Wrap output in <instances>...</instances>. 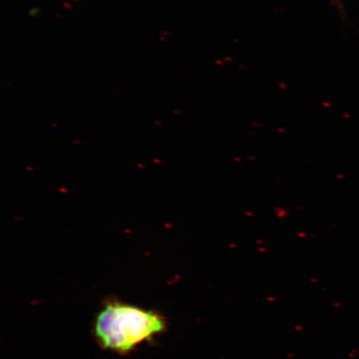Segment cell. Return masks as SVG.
Returning <instances> with one entry per match:
<instances>
[{
    "instance_id": "obj_1",
    "label": "cell",
    "mask_w": 359,
    "mask_h": 359,
    "mask_svg": "<svg viewBox=\"0 0 359 359\" xmlns=\"http://www.w3.org/2000/svg\"><path fill=\"white\" fill-rule=\"evenodd\" d=\"M163 314L116 299L107 300L94 320L93 334L102 348L127 354L167 330Z\"/></svg>"
},
{
    "instance_id": "obj_2",
    "label": "cell",
    "mask_w": 359,
    "mask_h": 359,
    "mask_svg": "<svg viewBox=\"0 0 359 359\" xmlns=\"http://www.w3.org/2000/svg\"><path fill=\"white\" fill-rule=\"evenodd\" d=\"M39 13V11L37 10V8H34L32 11H31V12L29 13H30V15L31 16H35V13Z\"/></svg>"
}]
</instances>
